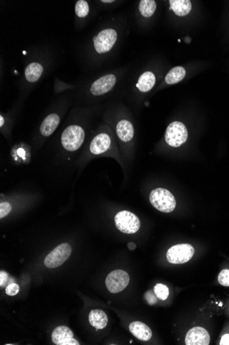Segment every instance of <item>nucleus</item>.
Wrapping results in <instances>:
<instances>
[{
	"instance_id": "nucleus-1",
	"label": "nucleus",
	"mask_w": 229,
	"mask_h": 345,
	"mask_svg": "<svg viewBox=\"0 0 229 345\" xmlns=\"http://www.w3.org/2000/svg\"><path fill=\"white\" fill-rule=\"evenodd\" d=\"M149 198L153 207L160 212H172L176 206L174 195L168 189L160 187L153 189L150 194Z\"/></svg>"
},
{
	"instance_id": "nucleus-2",
	"label": "nucleus",
	"mask_w": 229,
	"mask_h": 345,
	"mask_svg": "<svg viewBox=\"0 0 229 345\" xmlns=\"http://www.w3.org/2000/svg\"><path fill=\"white\" fill-rule=\"evenodd\" d=\"M85 137L84 130L80 126L72 125L68 126L61 135V144L66 151H77L83 144Z\"/></svg>"
},
{
	"instance_id": "nucleus-3",
	"label": "nucleus",
	"mask_w": 229,
	"mask_h": 345,
	"mask_svg": "<svg viewBox=\"0 0 229 345\" xmlns=\"http://www.w3.org/2000/svg\"><path fill=\"white\" fill-rule=\"evenodd\" d=\"M188 139V131L181 122L171 123L165 133V141L170 147L178 148L183 145Z\"/></svg>"
},
{
	"instance_id": "nucleus-4",
	"label": "nucleus",
	"mask_w": 229,
	"mask_h": 345,
	"mask_svg": "<svg viewBox=\"0 0 229 345\" xmlns=\"http://www.w3.org/2000/svg\"><path fill=\"white\" fill-rule=\"evenodd\" d=\"M117 228L124 234H132L138 232L140 228V220L138 216L129 211L119 212L115 216Z\"/></svg>"
},
{
	"instance_id": "nucleus-5",
	"label": "nucleus",
	"mask_w": 229,
	"mask_h": 345,
	"mask_svg": "<svg viewBox=\"0 0 229 345\" xmlns=\"http://www.w3.org/2000/svg\"><path fill=\"white\" fill-rule=\"evenodd\" d=\"M194 247L190 244H177L167 250V261L172 264H183L192 259L194 255Z\"/></svg>"
},
{
	"instance_id": "nucleus-6",
	"label": "nucleus",
	"mask_w": 229,
	"mask_h": 345,
	"mask_svg": "<svg viewBox=\"0 0 229 345\" xmlns=\"http://www.w3.org/2000/svg\"><path fill=\"white\" fill-rule=\"evenodd\" d=\"M118 39V32L113 28L101 30L94 38L93 45L97 53L104 54L109 52L114 46Z\"/></svg>"
},
{
	"instance_id": "nucleus-7",
	"label": "nucleus",
	"mask_w": 229,
	"mask_h": 345,
	"mask_svg": "<svg viewBox=\"0 0 229 345\" xmlns=\"http://www.w3.org/2000/svg\"><path fill=\"white\" fill-rule=\"evenodd\" d=\"M72 247L68 243L59 245L52 251L44 260V264L48 268H57L70 258Z\"/></svg>"
},
{
	"instance_id": "nucleus-8",
	"label": "nucleus",
	"mask_w": 229,
	"mask_h": 345,
	"mask_svg": "<svg viewBox=\"0 0 229 345\" xmlns=\"http://www.w3.org/2000/svg\"><path fill=\"white\" fill-rule=\"evenodd\" d=\"M130 277L125 271L117 270L108 274L106 278V287L112 294H118L123 291L129 284Z\"/></svg>"
},
{
	"instance_id": "nucleus-9",
	"label": "nucleus",
	"mask_w": 229,
	"mask_h": 345,
	"mask_svg": "<svg viewBox=\"0 0 229 345\" xmlns=\"http://www.w3.org/2000/svg\"><path fill=\"white\" fill-rule=\"evenodd\" d=\"M116 81V76L113 74L104 75L92 84L90 91L95 96L104 95L114 88Z\"/></svg>"
},
{
	"instance_id": "nucleus-10",
	"label": "nucleus",
	"mask_w": 229,
	"mask_h": 345,
	"mask_svg": "<svg viewBox=\"0 0 229 345\" xmlns=\"http://www.w3.org/2000/svg\"><path fill=\"white\" fill-rule=\"evenodd\" d=\"M185 343L187 345H208L210 343V336L205 328L195 327L187 332Z\"/></svg>"
},
{
	"instance_id": "nucleus-11",
	"label": "nucleus",
	"mask_w": 229,
	"mask_h": 345,
	"mask_svg": "<svg viewBox=\"0 0 229 345\" xmlns=\"http://www.w3.org/2000/svg\"><path fill=\"white\" fill-rule=\"evenodd\" d=\"M52 342L57 345H79L76 340L74 339V334L69 328L59 326L52 334Z\"/></svg>"
},
{
	"instance_id": "nucleus-12",
	"label": "nucleus",
	"mask_w": 229,
	"mask_h": 345,
	"mask_svg": "<svg viewBox=\"0 0 229 345\" xmlns=\"http://www.w3.org/2000/svg\"><path fill=\"white\" fill-rule=\"evenodd\" d=\"M112 140L107 133H100L96 135L90 144V152L93 155L103 154L111 148Z\"/></svg>"
},
{
	"instance_id": "nucleus-13",
	"label": "nucleus",
	"mask_w": 229,
	"mask_h": 345,
	"mask_svg": "<svg viewBox=\"0 0 229 345\" xmlns=\"http://www.w3.org/2000/svg\"><path fill=\"white\" fill-rule=\"evenodd\" d=\"M116 133L122 142H131L134 137L135 131L132 123L126 119H122L117 124Z\"/></svg>"
},
{
	"instance_id": "nucleus-14",
	"label": "nucleus",
	"mask_w": 229,
	"mask_h": 345,
	"mask_svg": "<svg viewBox=\"0 0 229 345\" xmlns=\"http://www.w3.org/2000/svg\"><path fill=\"white\" fill-rule=\"evenodd\" d=\"M129 330L136 339L144 342L150 341L153 337V332L151 328L140 321H135L131 323L129 326Z\"/></svg>"
},
{
	"instance_id": "nucleus-15",
	"label": "nucleus",
	"mask_w": 229,
	"mask_h": 345,
	"mask_svg": "<svg viewBox=\"0 0 229 345\" xmlns=\"http://www.w3.org/2000/svg\"><path fill=\"white\" fill-rule=\"evenodd\" d=\"M169 9L178 17H185L192 11V1L189 0H170Z\"/></svg>"
},
{
	"instance_id": "nucleus-16",
	"label": "nucleus",
	"mask_w": 229,
	"mask_h": 345,
	"mask_svg": "<svg viewBox=\"0 0 229 345\" xmlns=\"http://www.w3.org/2000/svg\"><path fill=\"white\" fill-rule=\"evenodd\" d=\"M59 123H60V118L57 114L53 113L48 115L41 124L40 127L41 135L44 137L50 136L57 129Z\"/></svg>"
},
{
	"instance_id": "nucleus-17",
	"label": "nucleus",
	"mask_w": 229,
	"mask_h": 345,
	"mask_svg": "<svg viewBox=\"0 0 229 345\" xmlns=\"http://www.w3.org/2000/svg\"><path fill=\"white\" fill-rule=\"evenodd\" d=\"M156 76L151 71H146L138 79L136 86L142 93H147L153 89L156 84Z\"/></svg>"
},
{
	"instance_id": "nucleus-18",
	"label": "nucleus",
	"mask_w": 229,
	"mask_h": 345,
	"mask_svg": "<svg viewBox=\"0 0 229 345\" xmlns=\"http://www.w3.org/2000/svg\"><path fill=\"white\" fill-rule=\"evenodd\" d=\"M90 324L96 330H103L108 324V317L104 311L93 310L89 315Z\"/></svg>"
},
{
	"instance_id": "nucleus-19",
	"label": "nucleus",
	"mask_w": 229,
	"mask_h": 345,
	"mask_svg": "<svg viewBox=\"0 0 229 345\" xmlns=\"http://www.w3.org/2000/svg\"><path fill=\"white\" fill-rule=\"evenodd\" d=\"M186 76V70L183 66H176L172 68L165 77V84L174 85L181 82Z\"/></svg>"
},
{
	"instance_id": "nucleus-20",
	"label": "nucleus",
	"mask_w": 229,
	"mask_h": 345,
	"mask_svg": "<svg viewBox=\"0 0 229 345\" xmlns=\"http://www.w3.org/2000/svg\"><path fill=\"white\" fill-rule=\"evenodd\" d=\"M43 68L39 63H31L26 67L25 70V77L29 82H36L40 79L42 75Z\"/></svg>"
},
{
	"instance_id": "nucleus-21",
	"label": "nucleus",
	"mask_w": 229,
	"mask_h": 345,
	"mask_svg": "<svg viewBox=\"0 0 229 345\" xmlns=\"http://www.w3.org/2000/svg\"><path fill=\"white\" fill-rule=\"evenodd\" d=\"M156 10V2L154 0H142L139 4V10L144 17L149 18Z\"/></svg>"
},
{
	"instance_id": "nucleus-22",
	"label": "nucleus",
	"mask_w": 229,
	"mask_h": 345,
	"mask_svg": "<svg viewBox=\"0 0 229 345\" xmlns=\"http://www.w3.org/2000/svg\"><path fill=\"white\" fill-rule=\"evenodd\" d=\"M76 14L78 17H85L89 12V6L87 1L84 0H79L75 5Z\"/></svg>"
},
{
	"instance_id": "nucleus-23",
	"label": "nucleus",
	"mask_w": 229,
	"mask_h": 345,
	"mask_svg": "<svg viewBox=\"0 0 229 345\" xmlns=\"http://www.w3.org/2000/svg\"><path fill=\"white\" fill-rule=\"evenodd\" d=\"M154 292L156 297L161 301H165L168 298L169 290L165 285L158 283L154 287Z\"/></svg>"
},
{
	"instance_id": "nucleus-24",
	"label": "nucleus",
	"mask_w": 229,
	"mask_h": 345,
	"mask_svg": "<svg viewBox=\"0 0 229 345\" xmlns=\"http://www.w3.org/2000/svg\"><path fill=\"white\" fill-rule=\"evenodd\" d=\"M218 282L223 286L229 287V270L228 269H225L220 273L218 276Z\"/></svg>"
},
{
	"instance_id": "nucleus-25",
	"label": "nucleus",
	"mask_w": 229,
	"mask_h": 345,
	"mask_svg": "<svg viewBox=\"0 0 229 345\" xmlns=\"http://www.w3.org/2000/svg\"><path fill=\"white\" fill-rule=\"evenodd\" d=\"M12 210V206L8 202H2L0 204V218L6 216Z\"/></svg>"
},
{
	"instance_id": "nucleus-26",
	"label": "nucleus",
	"mask_w": 229,
	"mask_h": 345,
	"mask_svg": "<svg viewBox=\"0 0 229 345\" xmlns=\"http://www.w3.org/2000/svg\"><path fill=\"white\" fill-rule=\"evenodd\" d=\"M19 292V286L16 283H12L8 285L6 288V294L10 296L17 295Z\"/></svg>"
},
{
	"instance_id": "nucleus-27",
	"label": "nucleus",
	"mask_w": 229,
	"mask_h": 345,
	"mask_svg": "<svg viewBox=\"0 0 229 345\" xmlns=\"http://www.w3.org/2000/svg\"><path fill=\"white\" fill-rule=\"evenodd\" d=\"M156 298L157 297H156V294H155L154 292V293H153L152 291H149V292H146L145 294V299L146 300V301H147V303H149V305H154L155 303H156V302H157Z\"/></svg>"
},
{
	"instance_id": "nucleus-28",
	"label": "nucleus",
	"mask_w": 229,
	"mask_h": 345,
	"mask_svg": "<svg viewBox=\"0 0 229 345\" xmlns=\"http://www.w3.org/2000/svg\"><path fill=\"white\" fill-rule=\"evenodd\" d=\"M8 278L9 275L7 274V272L1 271V272H0V286H6Z\"/></svg>"
},
{
	"instance_id": "nucleus-29",
	"label": "nucleus",
	"mask_w": 229,
	"mask_h": 345,
	"mask_svg": "<svg viewBox=\"0 0 229 345\" xmlns=\"http://www.w3.org/2000/svg\"><path fill=\"white\" fill-rule=\"evenodd\" d=\"M219 345H229V333L224 334L220 341Z\"/></svg>"
},
{
	"instance_id": "nucleus-30",
	"label": "nucleus",
	"mask_w": 229,
	"mask_h": 345,
	"mask_svg": "<svg viewBox=\"0 0 229 345\" xmlns=\"http://www.w3.org/2000/svg\"><path fill=\"white\" fill-rule=\"evenodd\" d=\"M137 245H135V243H133V242H131V243H129L128 244V248L130 250L133 251L135 250L136 249Z\"/></svg>"
},
{
	"instance_id": "nucleus-31",
	"label": "nucleus",
	"mask_w": 229,
	"mask_h": 345,
	"mask_svg": "<svg viewBox=\"0 0 229 345\" xmlns=\"http://www.w3.org/2000/svg\"><path fill=\"white\" fill-rule=\"evenodd\" d=\"M17 154L19 157H24L26 153H25L24 150L22 149V148H20V149L18 150Z\"/></svg>"
},
{
	"instance_id": "nucleus-32",
	"label": "nucleus",
	"mask_w": 229,
	"mask_h": 345,
	"mask_svg": "<svg viewBox=\"0 0 229 345\" xmlns=\"http://www.w3.org/2000/svg\"><path fill=\"white\" fill-rule=\"evenodd\" d=\"M3 124H4V120H3V117L1 115V116H0V126L2 127Z\"/></svg>"
},
{
	"instance_id": "nucleus-33",
	"label": "nucleus",
	"mask_w": 229,
	"mask_h": 345,
	"mask_svg": "<svg viewBox=\"0 0 229 345\" xmlns=\"http://www.w3.org/2000/svg\"><path fill=\"white\" fill-rule=\"evenodd\" d=\"M102 2L108 3L114 2V1H102Z\"/></svg>"
},
{
	"instance_id": "nucleus-34",
	"label": "nucleus",
	"mask_w": 229,
	"mask_h": 345,
	"mask_svg": "<svg viewBox=\"0 0 229 345\" xmlns=\"http://www.w3.org/2000/svg\"></svg>"
}]
</instances>
